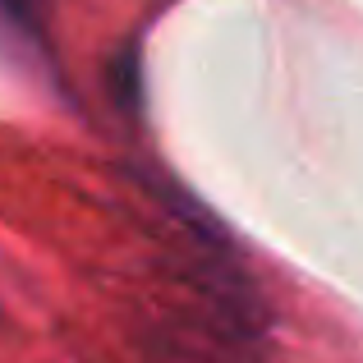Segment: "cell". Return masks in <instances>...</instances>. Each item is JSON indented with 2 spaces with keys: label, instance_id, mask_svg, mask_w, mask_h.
I'll use <instances>...</instances> for the list:
<instances>
[{
  "label": "cell",
  "instance_id": "6da1fadb",
  "mask_svg": "<svg viewBox=\"0 0 363 363\" xmlns=\"http://www.w3.org/2000/svg\"><path fill=\"white\" fill-rule=\"evenodd\" d=\"M0 9H5V14L14 18L18 28H37V14H42V0H0Z\"/></svg>",
  "mask_w": 363,
  "mask_h": 363
}]
</instances>
